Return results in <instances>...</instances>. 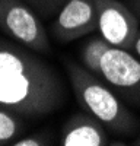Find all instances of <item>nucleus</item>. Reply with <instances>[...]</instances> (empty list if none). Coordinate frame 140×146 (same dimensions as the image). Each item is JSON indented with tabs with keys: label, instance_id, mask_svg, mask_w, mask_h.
Returning <instances> with one entry per match:
<instances>
[{
	"label": "nucleus",
	"instance_id": "obj_1",
	"mask_svg": "<svg viewBox=\"0 0 140 146\" xmlns=\"http://www.w3.org/2000/svg\"><path fill=\"white\" fill-rule=\"evenodd\" d=\"M66 100L63 78L50 62L0 36V107L40 118L58 111Z\"/></svg>",
	"mask_w": 140,
	"mask_h": 146
},
{
	"label": "nucleus",
	"instance_id": "obj_2",
	"mask_svg": "<svg viewBox=\"0 0 140 146\" xmlns=\"http://www.w3.org/2000/svg\"><path fill=\"white\" fill-rule=\"evenodd\" d=\"M70 88L83 111L89 113L115 136H131L140 129L139 118L102 79L82 63L63 58Z\"/></svg>",
	"mask_w": 140,
	"mask_h": 146
},
{
	"label": "nucleus",
	"instance_id": "obj_3",
	"mask_svg": "<svg viewBox=\"0 0 140 146\" xmlns=\"http://www.w3.org/2000/svg\"><path fill=\"white\" fill-rule=\"evenodd\" d=\"M80 63L127 105L140 108V58L131 50L110 45L101 35L92 36L80 48Z\"/></svg>",
	"mask_w": 140,
	"mask_h": 146
},
{
	"label": "nucleus",
	"instance_id": "obj_4",
	"mask_svg": "<svg viewBox=\"0 0 140 146\" xmlns=\"http://www.w3.org/2000/svg\"><path fill=\"white\" fill-rule=\"evenodd\" d=\"M0 31L31 51L51 53L44 23L25 0H0Z\"/></svg>",
	"mask_w": 140,
	"mask_h": 146
},
{
	"label": "nucleus",
	"instance_id": "obj_5",
	"mask_svg": "<svg viewBox=\"0 0 140 146\" xmlns=\"http://www.w3.org/2000/svg\"><path fill=\"white\" fill-rule=\"evenodd\" d=\"M99 35L110 45L131 50L140 31V21L131 7L120 0H95Z\"/></svg>",
	"mask_w": 140,
	"mask_h": 146
},
{
	"label": "nucleus",
	"instance_id": "obj_6",
	"mask_svg": "<svg viewBox=\"0 0 140 146\" xmlns=\"http://www.w3.org/2000/svg\"><path fill=\"white\" fill-rule=\"evenodd\" d=\"M98 28L95 0H66L51 22V34L61 44L83 38Z\"/></svg>",
	"mask_w": 140,
	"mask_h": 146
},
{
	"label": "nucleus",
	"instance_id": "obj_7",
	"mask_svg": "<svg viewBox=\"0 0 140 146\" xmlns=\"http://www.w3.org/2000/svg\"><path fill=\"white\" fill-rule=\"evenodd\" d=\"M108 130L98 118L86 111L70 115L60 130L58 145L61 146H107Z\"/></svg>",
	"mask_w": 140,
	"mask_h": 146
},
{
	"label": "nucleus",
	"instance_id": "obj_8",
	"mask_svg": "<svg viewBox=\"0 0 140 146\" xmlns=\"http://www.w3.org/2000/svg\"><path fill=\"white\" fill-rule=\"evenodd\" d=\"M25 117L0 107V146L12 145L25 131Z\"/></svg>",
	"mask_w": 140,
	"mask_h": 146
},
{
	"label": "nucleus",
	"instance_id": "obj_9",
	"mask_svg": "<svg viewBox=\"0 0 140 146\" xmlns=\"http://www.w3.org/2000/svg\"><path fill=\"white\" fill-rule=\"evenodd\" d=\"M54 145V137L50 131H37L26 136H20L10 146H50Z\"/></svg>",
	"mask_w": 140,
	"mask_h": 146
},
{
	"label": "nucleus",
	"instance_id": "obj_10",
	"mask_svg": "<svg viewBox=\"0 0 140 146\" xmlns=\"http://www.w3.org/2000/svg\"><path fill=\"white\" fill-rule=\"evenodd\" d=\"M25 2L38 15L44 18H50L53 15H57V12L60 10L66 0H25Z\"/></svg>",
	"mask_w": 140,
	"mask_h": 146
},
{
	"label": "nucleus",
	"instance_id": "obj_11",
	"mask_svg": "<svg viewBox=\"0 0 140 146\" xmlns=\"http://www.w3.org/2000/svg\"><path fill=\"white\" fill-rule=\"evenodd\" d=\"M127 5L131 7V10L136 13V16L140 21V0H127Z\"/></svg>",
	"mask_w": 140,
	"mask_h": 146
},
{
	"label": "nucleus",
	"instance_id": "obj_12",
	"mask_svg": "<svg viewBox=\"0 0 140 146\" xmlns=\"http://www.w3.org/2000/svg\"><path fill=\"white\" fill-rule=\"evenodd\" d=\"M131 51L140 58V31H139V34H137V36H136V40H134V42H133V47H131Z\"/></svg>",
	"mask_w": 140,
	"mask_h": 146
},
{
	"label": "nucleus",
	"instance_id": "obj_13",
	"mask_svg": "<svg viewBox=\"0 0 140 146\" xmlns=\"http://www.w3.org/2000/svg\"><path fill=\"white\" fill-rule=\"evenodd\" d=\"M133 145H136V146H140V135H139V136H137V137L133 140Z\"/></svg>",
	"mask_w": 140,
	"mask_h": 146
}]
</instances>
